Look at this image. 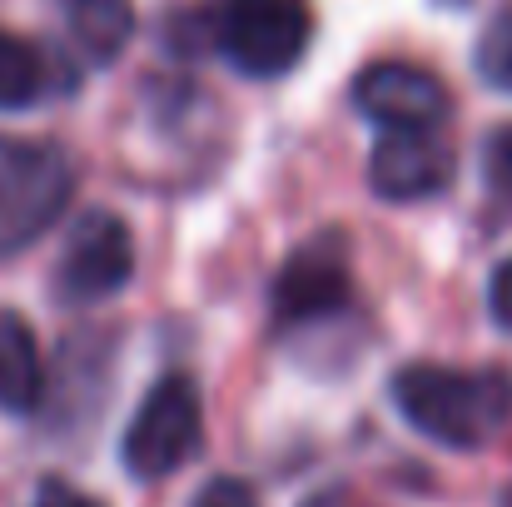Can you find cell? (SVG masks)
Here are the masks:
<instances>
[{
    "instance_id": "cell-1",
    "label": "cell",
    "mask_w": 512,
    "mask_h": 507,
    "mask_svg": "<svg viewBox=\"0 0 512 507\" xmlns=\"http://www.w3.org/2000/svg\"><path fill=\"white\" fill-rule=\"evenodd\" d=\"M393 403L423 438L443 448H483L512 418V378L498 368L408 363L393 373Z\"/></svg>"
},
{
    "instance_id": "cell-2",
    "label": "cell",
    "mask_w": 512,
    "mask_h": 507,
    "mask_svg": "<svg viewBox=\"0 0 512 507\" xmlns=\"http://www.w3.org/2000/svg\"><path fill=\"white\" fill-rule=\"evenodd\" d=\"M75 194V165L50 140L0 135V259L55 229Z\"/></svg>"
},
{
    "instance_id": "cell-3",
    "label": "cell",
    "mask_w": 512,
    "mask_h": 507,
    "mask_svg": "<svg viewBox=\"0 0 512 507\" xmlns=\"http://www.w3.org/2000/svg\"><path fill=\"white\" fill-rule=\"evenodd\" d=\"M199 443H204L199 388L184 373H165L145 393V403L135 408V418L125 428V443H120V458H125L130 478L160 483V478H170L174 468H184L199 453Z\"/></svg>"
},
{
    "instance_id": "cell-4",
    "label": "cell",
    "mask_w": 512,
    "mask_h": 507,
    "mask_svg": "<svg viewBox=\"0 0 512 507\" xmlns=\"http://www.w3.org/2000/svg\"><path fill=\"white\" fill-rule=\"evenodd\" d=\"M214 50L254 80L289 75L309 50L304 0H224L214 10Z\"/></svg>"
},
{
    "instance_id": "cell-5",
    "label": "cell",
    "mask_w": 512,
    "mask_h": 507,
    "mask_svg": "<svg viewBox=\"0 0 512 507\" xmlns=\"http://www.w3.org/2000/svg\"><path fill=\"white\" fill-rule=\"evenodd\" d=\"M135 274V234L120 214H85L70 239H65V254H60V269H55V289L60 299L70 304H100L110 294H120Z\"/></svg>"
},
{
    "instance_id": "cell-6",
    "label": "cell",
    "mask_w": 512,
    "mask_h": 507,
    "mask_svg": "<svg viewBox=\"0 0 512 507\" xmlns=\"http://www.w3.org/2000/svg\"><path fill=\"white\" fill-rule=\"evenodd\" d=\"M353 105L363 120H373L383 130H443V120L453 110L448 85L413 60H378V65L358 70Z\"/></svg>"
},
{
    "instance_id": "cell-7",
    "label": "cell",
    "mask_w": 512,
    "mask_h": 507,
    "mask_svg": "<svg viewBox=\"0 0 512 507\" xmlns=\"http://www.w3.org/2000/svg\"><path fill=\"white\" fill-rule=\"evenodd\" d=\"M353 294L348 279V244L339 234H319L314 244H304L274 279V314L279 324H314V319H334Z\"/></svg>"
},
{
    "instance_id": "cell-8",
    "label": "cell",
    "mask_w": 512,
    "mask_h": 507,
    "mask_svg": "<svg viewBox=\"0 0 512 507\" xmlns=\"http://www.w3.org/2000/svg\"><path fill=\"white\" fill-rule=\"evenodd\" d=\"M368 184L393 204L433 199L453 184V150L438 130H383L368 155Z\"/></svg>"
},
{
    "instance_id": "cell-9",
    "label": "cell",
    "mask_w": 512,
    "mask_h": 507,
    "mask_svg": "<svg viewBox=\"0 0 512 507\" xmlns=\"http://www.w3.org/2000/svg\"><path fill=\"white\" fill-rule=\"evenodd\" d=\"M45 393V358H40V343L35 329L0 309V408L5 413H30Z\"/></svg>"
},
{
    "instance_id": "cell-10",
    "label": "cell",
    "mask_w": 512,
    "mask_h": 507,
    "mask_svg": "<svg viewBox=\"0 0 512 507\" xmlns=\"http://www.w3.org/2000/svg\"><path fill=\"white\" fill-rule=\"evenodd\" d=\"M65 20H70L75 45L100 65L115 60L135 35V5L130 0H65Z\"/></svg>"
},
{
    "instance_id": "cell-11",
    "label": "cell",
    "mask_w": 512,
    "mask_h": 507,
    "mask_svg": "<svg viewBox=\"0 0 512 507\" xmlns=\"http://www.w3.org/2000/svg\"><path fill=\"white\" fill-rule=\"evenodd\" d=\"M45 95V60L30 40L0 30V110H30Z\"/></svg>"
},
{
    "instance_id": "cell-12",
    "label": "cell",
    "mask_w": 512,
    "mask_h": 507,
    "mask_svg": "<svg viewBox=\"0 0 512 507\" xmlns=\"http://www.w3.org/2000/svg\"><path fill=\"white\" fill-rule=\"evenodd\" d=\"M473 65H478L483 85L512 95V5H503V10L483 25L478 50H473Z\"/></svg>"
},
{
    "instance_id": "cell-13",
    "label": "cell",
    "mask_w": 512,
    "mask_h": 507,
    "mask_svg": "<svg viewBox=\"0 0 512 507\" xmlns=\"http://www.w3.org/2000/svg\"><path fill=\"white\" fill-rule=\"evenodd\" d=\"M483 189L503 214H512V125H498L483 140Z\"/></svg>"
},
{
    "instance_id": "cell-14",
    "label": "cell",
    "mask_w": 512,
    "mask_h": 507,
    "mask_svg": "<svg viewBox=\"0 0 512 507\" xmlns=\"http://www.w3.org/2000/svg\"><path fill=\"white\" fill-rule=\"evenodd\" d=\"M189 507H259V503H254V488H249V483H239V478H214V483L199 488V498Z\"/></svg>"
},
{
    "instance_id": "cell-15",
    "label": "cell",
    "mask_w": 512,
    "mask_h": 507,
    "mask_svg": "<svg viewBox=\"0 0 512 507\" xmlns=\"http://www.w3.org/2000/svg\"><path fill=\"white\" fill-rule=\"evenodd\" d=\"M488 309H493V319H498V324L512 334V259H503V264L493 269V284H488Z\"/></svg>"
},
{
    "instance_id": "cell-16",
    "label": "cell",
    "mask_w": 512,
    "mask_h": 507,
    "mask_svg": "<svg viewBox=\"0 0 512 507\" xmlns=\"http://www.w3.org/2000/svg\"><path fill=\"white\" fill-rule=\"evenodd\" d=\"M35 507H105V503H95L90 493H80V488H70L60 478H45L40 493H35Z\"/></svg>"
},
{
    "instance_id": "cell-17",
    "label": "cell",
    "mask_w": 512,
    "mask_h": 507,
    "mask_svg": "<svg viewBox=\"0 0 512 507\" xmlns=\"http://www.w3.org/2000/svg\"><path fill=\"white\" fill-rule=\"evenodd\" d=\"M304 507H358V503H353L343 488H329V493H319L314 503H304Z\"/></svg>"
},
{
    "instance_id": "cell-18",
    "label": "cell",
    "mask_w": 512,
    "mask_h": 507,
    "mask_svg": "<svg viewBox=\"0 0 512 507\" xmlns=\"http://www.w3.org/2000/svg\"><path fill=\"white\" fill-rule=\"evenodd\" d=\"M503 507H512V488H508V498H503Z\"/></svg>"
}]
</instances>
